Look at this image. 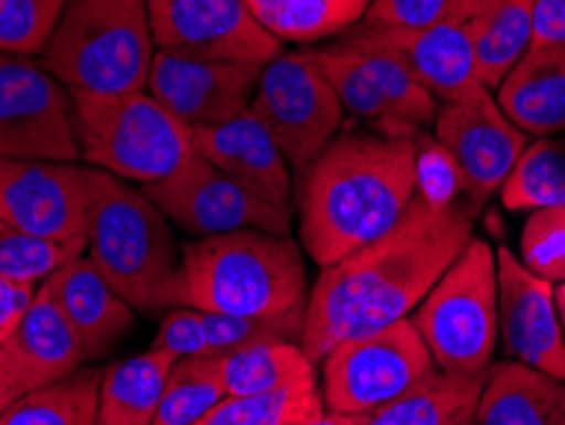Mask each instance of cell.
Returning <instances> with one entry per match:
<instances>
[{"mask_svg":"<svg viewBox=\"0 0 565 425\" xmlns=\"http://www.w3.org/2000/svg\"><path fill=\"white\" fill-rule=\"evenodd\" d=\"M471 227L467 202L434 206L415 194L393 230L321 268L306 301L301 347L309 360L408 319L467 247Z\"/></svg>","mask_w":565,"mask_h":425,"instance_id":"obj_1","label":"cell"},{"mask_svg":"<svg viewBox=\"0 0 565 425\" xmlns=\"http://www.w3.org/2000/svg\"><path fill=\"white\" fill-rule=\"evenodd\" d=\"M413 196V136L339 132L298 179L303 249L319 268H327L393 230Z\"/></svg>","mask_w":565,"mask_h":425,"instance_id":"obj_2","label":"cell"},{"mask_svg":"<svg viewBox=\"0 0 565 425\" xmlns=\"http://www.w3.org/2000/svg\"><path fill=\"white\" fill-rule=\"evenodd\" d=\"M309 301L301 245L243 230L181 243V306L230 316H280Z\"/></svg>","mask_w":565,"mask_h":425,"instance_id":"obj_3","label":"cell"},{"mask_svg":"<svg viewBox=\"0 0 565 425\" xmlns=\"http://www.w3.org/2000/svg\"><path fill=\"white\" fill-rule=\"evenodd\" d=\"M85 255L143 314L181 306V245L143 189L93 169Z\"/></svg>","mask_w":565,"mask_h":425,"instance_id":"obj_4","label":"cell"},{"mask_svg":"<svg viewBox=\"0 0 565 425\" xmlns=\"http://www.w3.org/2000/svg\"><path fill=\"white\" fill-rule=\"evenodd\" d=\"M153 54L146 0H64L41 64L66 89L126 95L148 87Z\"/></svg>","mask_w":565,"mask_h":425,"instance_id":"obj_5","label":"cell"},{"mask_svg":"<svg viewBox=\"0 0 565 425\" xmlns=\"http://www.w3.org/2000/svg\"><path fill=\"white\" fill-rule=\"evenodd\" d=\"M70 97L79 158L93 169L148 187L196 156L191 130L146 89L126 95L70 89Z\"/></svg>","mask_w":565,"mask_h":425,"instance_id":"obj_6","label":"cell"},{"mask_svg":"<svg viewBox=\"0 0 565 425\" xmlns=\"http://www.w3.org/2000/svg\"><path fill=\"white\" fill-rule=\"evenodd\" d=\"M411 321L440 372H487L500 337L494 249L484 240L471 237L415 308Z\"/></svg>","mask_w":565,"mask_h":425,"instance_id":"obj_7","label":"cell"},{"mask_svg":"<svg viewBox=\"0 0 565 425\" xmlns=\"http://www.w3.org/2000/svg\"><path fill=\"white\" fill-rule=\"evenodd\" d=\"M321 364L323 407L342 415L375 411L440 372L411 319L342 341Z\"/></svg>","mask_w":565,"mask_h":425,"instance_id":"obj_8","label":"cell"},{"mask_svg":"<svg viewBox=\"0 0 565 425\" xmlns=\"http://www.w3.org/2000/svg\"><path fill=\"white\" fill-rule=\"evenodd\" d=\"M250 113L268 128L298 179L339 136L347 115L311 49L282 52L263 66Z\"/></svg>","mask_w":565,"mask_h":425,"instance_id":"obj_9","label":"cell"},{"mask_svg":"<svg viewBox=\"0 0 565 425\" xmlns=\"http://www.w3.org/2000/svg\"><path fill=\"white\" fill-rule=\"evenodd\" d=\"M140 189L153 199L173 230L184 232L189 240L243 230L290 235L294 227V210L257 196L245 183L206 163L202 156H194L163 181Z\"/></svg>","mask_w":565,"mask_h":425,"instance_id":"obj_10","label":"cell"},{"mask_svg":"<svg viewBox=\"0 0 565 425\" xmlns=\"http://www.w3.org/2000/svg\"><path fill=\"white\" fill-rule=\"evenodd\" d=\"M93 166L0 158V216L72 255H85Z\"/></svg>","mask_w":565,"mask_h":425,"instance_id":"obj_11","label":"cell"},{"mask_svg":"<svg viewBox=\"0 0 565 425\" xmlns=\"http://www.w3.org/2000/svg\"><path fill=\"white\" fill-rule=\"evenodd\" d=\"M0 158L82 161L70 89L33 56L0 52Z\"/></svg>","mask_w":565,"mask_h":425,"instance_id":"obj_12","label":"cell"},{"mask_svg":"<svg viewBox=\"0 0 565 425\" xmlns=\"http://www.w3.org/2000/svg\"><path fill=\"white\" fill-rule=\"evenodd\" d=\"M156 49L199 60L265 66L282 44L245 0H146Z\"/></svg>","mask_w":565,"mask_h":425,"instance_id":"obj_13","label":"cell"},{"mask_svg":"<svg viewBox=\"0 0 565 425\" xmlns=\"http://www.w3.org/2000/svg\"><path fill=\"white\" fill-rule=\"evenodd\" d=\"M434 136L454 153L467 183V206L477 216L494 191L502 189L530 146L527 132L514 125L497 105L492 89L479 85L456 103L438 105Z\"/></svg>","mask_w":565,"mask_h":425,"instance_id":"obj_14","label":"cell"},{"mask_svg":"<svg viewBox=\"0 0 565 425\" xmlns=\"http://www.w3.org/2000/svg\"><path fill=\"white\" fill-rule=\"evenodd\" d=\"M334 44L390 56L440 105L456 103L481 85L467 23H444V26L428 29L356 23Z\"/></svg>","mask_w":565,"mask_h":425,"instance_id":"obj_15","label":"cell"},{"mask_svg":"<svg viewBox=\"0 0 565 425\" xmlns=\"http://www.w3.org/2000/svg\"><path fill=\"white\" fill-rule=\"evenodd\" d=\"M263 66L199 60L156 49L146 92L186 128L227 123L250 110Z\"/></svg>","mask_w":565,"mask_h":425,"instance_id":"obj_16","label":"cell"},{"mask_svg":"<svg viewBox=\"0 0 565 425\" xmlns=\"http://www.w3.org/2000/svg\"><path fill=\"white\" fill-rule=\"evenodd\" d=\"M500 337L504 354L565 382V339L555 308L553 283L530 273L510 249H497Z\"/></svg>","mask_w":565,"mask_h":425,"instance_id":"obj_17","label":"cell"},{"mask_svg":"<svg viewBox=\"0 0 565 425\" xmlns=\"http://www.w3.org/2000/svg\"><path fill=\"white\" fill-rule=\"evenodd\" d=\"M191 144L214 169L245 183L257 196L294 210V173L268 128L250 110L227 123L191 128Z\"/></svg>","mask_w":565,"mask_h":425,"instance_id":"obj_18","label":"cell"},{"mask_svg":"<svg viewBox=\"0 0 565 425\" xmlns=\"http://www.w3.org/2000/svg\"><path fill=\"white\" fill-rule=\"evenodd\" d=\"M44 283L82 339L87 362L110 354L136 329V308L107 283L87 255L72 257Z\"/></svg>","mask_w":565,"mask_h":425,"instance_id":"obj_19","label":"cell"},{"mask_svg":"<svg viewBox=\"0 0 565 425\" xmlns=\"http://www.w3.org/2000/svg\"><path fill=\"white\" fill-rule=\"evenodd\" d=\"M3 349L19 364L31 390L70 378L87 362L82 339L46 283L36 288V296Z\"/></svg>","mask_w":565,"mask_h":425,"instance_id":"obj_20","label":"cell"},{"mask_svg":"<svg viewBox=\"0 0 565 425\" xmlns=\"http://www.w3.org/2000/svg\"><path fill=\"white\" fill-rule=\"evenodd\" d=\"M497 105L527 136L565 130V46H530L497 87Z\"/></svg>","mask_w":565,"mask_h":425,"instance_id":"obj_21","label":"cell"},{"mask_svg":"<svg viewBox=\"0 0 565 425\" xmlns=\"http://www.w3.org/2000/svg\"><path fill=\"white\" fill-rule=\"evenodd\" d=\"M477 425H565V382L504 360L489 364Z\"/></svg>","mask_w":565,"mask_h":425,"instance_id":"obj_22","label":"cell"},{"mask_svg":"<svg viewBox=\"0 0 565 425\" xmlns=\"http://www.w3.org/2000/svg\"><path fill=\"white\" fill-rule=\"evenodd\" d=\"M484 382L487 372H436L405 395L370 413L354 415V425H461L473 421Z\"/></svg>","mask_w":565,"mask_h":425,"instance_id":"obj_23","label":"cell"},{"mask_svg":"<svg viewBox=\"0 0 565 425\" xmlns=\"http://www.w3.org/2000/svg\"><path fill=\"white\" fill-rule=\"evenodd\" d=\"M467 31L479 82L497 89L533 46V0H484Z\"/></svg>","mask_w":565,"mask_h":425,"instance_id":"obj_24","label":"cell"},{"mask_svg":"<svg viewBox=\"0 0 565 425\" xmlns=\"http://www.w3.org/2000/svg\"><path fill=\"white\" fill-rule=\"evenodd\" d=\"M177 357L161 349L107 366L99 382V425H153Z\"/></svg>","mask_w":565,"mask_h":425,"instance_id":"obj_25","label":"cell"},{"mask_svg":"<svg viewBox=\"0 0 565 425\" xmlns=\"http://www.w3.org/2000/svg\"><path fill=\"white\" fill-rule=\"evenodd\" d=\"M227 397L276 393L298 380L316 378V364L296 341H257L217 357Z\"/></svg>","mask_w":565,"mask_h":425,"instance_id":"obj_26","label":"cell"},{"mask_svg":"<svg viewBox=\"0 0 565 425\" xmlns=\"http://www.w3.org/2000/svg\"><path fill=\"white\" fill-rule=\"evenodd\" d=\"M265 31L280 44L339 39L370 11L372 0H245Z\"/></svg>","mask_w":565,"mask_h":425,"instance_id":"obj_27","label":"cell"},{"mask_svg":"<svg viewBox=\"0 0 565 425\" xmlns=\"http://www.w3.org/2000/svg\"><path fill=\"white\" fill-rule=\"evenodd\" d=\"M103 370L82 366L52 385L29 390L0 415V425H99Z\"/></svg>","mask_w":565,"mask_h":425,"instance_id":"obj_28","label":"cell"},{"mask_svg":"<svg viewBox=\"0 0 565 425\" xmlns=\"http://www.w3.org/2000/svg\"><path fill=\"white\" fill-rule=\"evenodd\" d=\"M323 397L316 378L298 380L276 393L224 397L194 425H303L319 418Z\"/></svg>","mask_w":565,"mask_h":425,"instance_id":"obj_29","label":"cell"},{"mask_svg":"<svg viewBox=\"0 0 565 425\" xmlns=\"http://www.w3.org/2000/svg\"><path fill=\"white\" fill-rule=\"evenodd\" d=\"M500 194L510 212L565 206V146L553 138L530 144L512 166Z\"/></svg>","mask_w":565,"mask_h":425,"instance_id":"obj_30","label":"cell"},{"mask_svg":"<svg viewBox=\"0 0 565 425\" xmlns=\"http://www.w3.org/2000/svg\"><path fill=\"white\" fill-rule=\"evenodd\" d=\"M224 397L217 357H184L166 378L153 425H194Z\"/></svg>","mask_w":565,"mask_h":425,"instance_id":"obj_31","label":"cell"},{"mask_svg":"<svg viewBox=\"0 0 565 425\" xmlns=\"http://www.w3.org/2000/svg\"><path fill=\"white\" fill-rule=\"evenodd\" d=\"M202 321L212 357L257 344V341H296V344H301L306 306L280 316H230L202 311Z\"/></svg>","mask_w":565,"mask_h":425,"instance_id":"obj_32","label":"cell"},{"mask_svg":"<svg viewBox=\"0 0 565 425\" xmlns=\"http://www.w3.org/2000/svg\"><path fill=\"white\" fill-rule=\"evenodd\" d=\"M62 8L64 0H0V52L41 56Z\"/></svg>","mask_w":565,"mask_h":425,"instance_id":"obj_33","label":"cell"},{"mask_svg":"<svg viewBox=\"0 0 565 425\" xmlns=\"http://www.w3.org/2000/svg\"><path fill=\"white\" fill-rule=\"evenodd\" d=\"M415 144V194L434 206L467 202V183L454 153L428 130L413 136Z\"/></svg>","mask_w":565,"mask_h":425,"instance_id":"obj_34","label":"cell"},{"mask_svg":"<svg viewBox=\"0 0 565 425\" xmlns=\"http://www.w3.org/2000/svg\"><path fill=\"white\" fill-rule=\"evenodd\" d=\"M72 257L77 255L54 243H46V240L33 237L0 216V278L41 286L49 275L60 270Z\"/></svg>","mask_w":565,"mask_h":425,"instance_id":"obj_35","label":"cell"},{"mask_svg":"<svg viewBox=\"0 0 565 425\" xmlns=\"http://www.w3.org/2000/svg\"><path fill=\"white\" fill-rule=\"evenodd\" d=\"M520 263L547 283H565V206L530 212L520 237Z\"/></svg>","mask_w":565,"mask_h":425,"instance_id":"obj_36","label":"cell"},{"mask_svg":"<svg viewBox=\"0 0 565 425\" xmlns=\"http://www.w3.org/2000/svg\"><path fill=\"white\" fill-rule=\"evenodd\" d=\"M484 0H372L360 23L370 26L428 29L444 23H467Z\"/></svg>","mask_w":565,"mask_h":425,"instance_id":"obj_37","label":"cell"},{"mask_svg":"<svg viewBox=\"0 0 565 425\" xmlns=\"http://www.w3.org/2000/svg\"><path fill=\"white\" fill-rule=\"evenodd\" d=\"M151 349H161L184 360V357H212L206 341L202 311L191 306H177L163 316Z\"/></svg>","mask_w":565,"mask_h":425,"instance_id":"obj_38","label":"cell"},{"mask_svg":"<svg viewBox=\"0 0 565 425\" xmlns=\"http://www.w3.org/2000/svg\"><path fill=\"white\" fill-rule=\"evenodd\" d=\"M36 283L0 278V347H6V341L13 337L15 327L36 296Z\"/></svg>","mask_w":565,"mask_h":425,"instance_id":"obj_39","label":"cell"},{"mask_svg":"<svg viewBox=\"0 0 565 425\" xmlns=\"http://www.w3.org/2000/svg\"><path fill=\"white\" fill-rule=\"evenodd\" d=\"M533 46H565V0H533Z\"/></svg>","mask_w":565,"mask_h":425,"instance_id":"obj_40","label":"cell"},{"mask_svg":"<svg viewBox=\"0 0 565 425\" xmlns=\"http://www.w3.org/2000/svg\"><path fill=\"white\" fill-rule=\"evenodd\" d=\"M31 390V385L23 378L19 364L13 362V357L0 347V415L11 407L15 400L23 397Z\"/></svg>","mask_w":565,"mask_h":425,"instance_id":"obj_41","label":"cell"},{"mask_svg":"<svg viewBox=\"0 0 565 425\" xmlns=\"http://www.w3.org/2000/svg\"><path fill=\"white\" fill-rule=\"evenodd\" d=\"M303 425H354V415H342V413H321L319 418H313Z\"/></svg>","mask_w":565,"mask_h":425,"instance_id":"obj_42","label":"cell"},{"mask_svg":"<svg viewBox=\"0 0 565 425\" xmlns=\"http://www.w3.org/2000/svg\"><path fill=\"white\" fill-rule=\"evenodd\" d=\"M555 308H558V321L565 339V283H561V286L555 288Z\"/></svg>","mask_w":565,"mask_h":425,"instance_id":"obj_43","label":"cell"},{"mask_svg":"<svg viewBox=\"0 0 565 425\" xmlns=\"http://www.w3.org/2000/svg\"><path fill=\"white\" fill-rule=\"evenodd\" d=\"M461 425H477L473 421H467V423H461Z\"/></svg>","mask_w":565,"mask_h":425,"instance_id":"obj_44","label":"cell"}]
</instances>
